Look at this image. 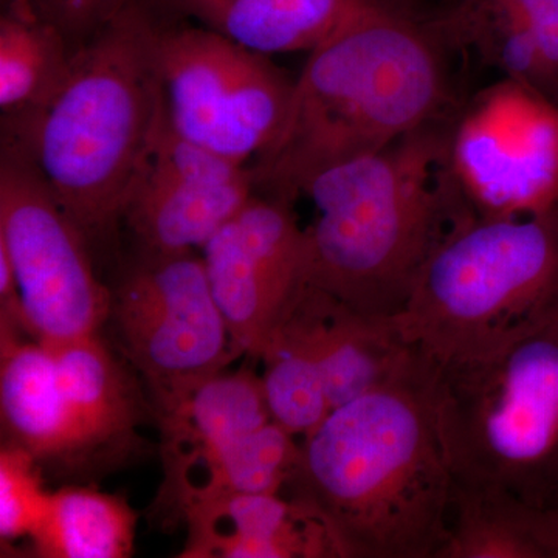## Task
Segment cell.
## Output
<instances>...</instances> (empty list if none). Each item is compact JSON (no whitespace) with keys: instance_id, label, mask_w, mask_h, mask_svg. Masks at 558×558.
Masks as SVG:
<instances>
[{"instance_id":"7402d4cb","label":"cell","mask_w":558,"mask_h":558,"mask_svg":"<svg viewBox=\"0 0 558 558\" xmlns=\"http://www.w3.org/2000/svg\"><path fill=\"white\" fill-rule=\"evenodd\" d=\"M264 395L271 421L306 438L332 411L325 377L306 347L279 325L260 349Z\"/></svg>"},{"instance_id":"d4e9b609","label":"cell","mask_w":558,"mask_h":558,"mask_svg":"<svg viewBox=\"0 0 558 558\" xmlns=\"http://www.w3.org/2000/svg\"><path fill=\"white\" fill-rule=\"evenodd\" d=\"M76 50L135 0H28Z\"/></svg>"},{"instance_id":"7a4b0ae2","label":"cell","mask_w":558,"mask_h":558,"mask_svg":"<svg viewBox=\"0 0 558 558\" xmlns=\"http://www.w3.org/2000/svg\"><path fill=\"white\" fill-rule=\"evenodd\" d=\"M446 97L438 32L352 3L293 81L278 135L252 167L255 189L292 204L322 172L436 121Z\"/></svg>"},{"instance_id":"484cf974","label":"cell","mask_w":558,"mask_h":558,"mask_svg":"<svg viewBox=\"0 0 558 558\" xmlns=\"http://www.w3.org/2000/svg\"><path fill=\"white\" fill-rule=\"evenodd\" d=\"M352 2L359 3V2H379V0H352Z\"/></svg>"},{"instance_id":"5b68a950","label":"cell","mask_w":558,"mask_h":558,"mask_svg":"<svg viewBox=\"0 0 558 558\" xmlns=\"http://www.w3.org/2000/svg\"><path fill=\"white\" fill-rule=\"evenodd\" d=\"M558 314V216L475 218L451 231L392 325L436 368L481 357Z\"/></svg>"},{"instance_id":"52a82bcc","label":"cell","mask_w":558,"mask_h":558,"mask_svg":"<svg viewBox=\"0 0 558 558\" xmlns=\"http://www.w3.org/2000/svg\"><path fill=\"white\" fill-rule=\"evenodd\" d=\"M0 416L5 442L40 468L89 478L142 453L153 407L98 333L64 343L0 329Z\"/></svg>"},{"instance_id":"ffe728a7","label":"cell","mask_w":558,"mask_h":558,"mask_svg":"<svg viewBox=\"0 0 558 558\" xmlns=\"http://www.w3.org/2000/svg\"><path fill=\"white\" fill-rule=\"evenodd\" d=\"M76 49L28 0H2L0 109L2 124L27 120L61 89Z\"/></svg>"},{"instance_id":"83f0119b","label":"cell","mask_w":558,"mask_h":558,"mask_svg":"<svg viewBox=\"0 0 558 558\" xmlns=\"http://www.w3.org/2000/svg\"><path fill=\"white\" fill-rule=\"evenodd\" d=\"M557 215H558V213H557Z\"/></svg>"},{"instance_id":"2e32d148","label":"cell","mask_w":558,"mask_h":558,"mask_svg":"<svg viewBox=\"0 0 558 558\" xmlns=\"http://www.w3.org/2000/svg\"><path fill=\"white\" fill-rule=\"evenodd\" d=\"M182 558H339L329 529L304 502L282 494H226L183 513Z\"/></svg>"},{"instance_id":"8992f818","label":"cell","mask_w":558,"mask_h":558,"mask_svg":"<svg viewBox=\"0 0 558 558\" xmlns=\"http://www.w3.org/2000/svg\"><path fill=\"white\" fill-rule=\"evenodd\" d=\"M435 400L453 483L558 509V314L481 357L435 366Z\"/></svg>"},{"instance_id":"4fadbf2b","label":"cell","mask_w":558,"mask_h":558,"mask_svg":"<svg viewBox=\"0 0 558 558\" xmlns=\"http://www.w3.org/2000/svg\"><path fill=\"white\" fill-rule=\"evenodd\" d=\"M255 193L252 168L182 137L161 110L121 222L142 252L202 250Z\"/></svg>"},{"instance_id":"44dd1931","label":"cell","mask_w":558,"mask_h":558,"mask_svg":"<svg viewBox=\"0 0 558 558\" xmlns=\"http://www.w3.org/2000/svg\"><path fill=\"white\" fill-rule=\"evenodd\" d=\"M138 515L123 495L95 486L51 492L33 531L31 553L39 558H128L134 554Z\"/></svg>"},{"instance_id":"5bb4252c","label":"cell","mask_w":558,"mask_h":558,"mask_svg":"<svg viewBox=\"0 0 558 558\" xmlns=\"http://www.w3.org/2000/svg\"><path fill=\"white\" fill-rule=\"evenodd\" d=\"M150 407L163 465L154 509L165 523L182 520L227 451L271 421L263 380L245 368L223 369L190 387L150 396Z\"/></svg>"},{"instance_id":"9a60e30c","label":"cell","mask_w":558,"mask_h":558,"mask_svg":"<svg viewBox=\"0 0 558 558\" xmlns=\"http://www.w3.org/2000/svg\"><path fill=\"white\" fill-rule=\"evenodd\" d=\"M279 325L317 362L332 410L388 384L417 355L391 319L368 317L310 282Z\"/></svg>"},{"instance_id":"d6986e66","label":"cell","mask_w":558,"mask_h":558,"mask_svg":"<svg viewBox=\"0 0 558 558\" xmlns=\"http://www.w3.org/2000/svg\"><path fill=\"white\" fill-rule=\"evenodd\" d=\"M451 13L484 60L510 75L545 76L558 102V0H459Z\"/></svg>"},{"instance_id":"30bf717a","label":"cell","mask_w":558,"mask_h":558,"mask_svg":"<svg viewBox=\"0 0 558 558\" xmlns=\"http://www.w3.org/2000/svg\"><path fill=\"white\" fill-rule=\"evenodd\" d=\"M109 319L149 396L190 387L238 359L194 250L142 252L112 290Z\"/></svg>"},{"instance_id":"e0dca14e","label":"cell","mask_w":558,"mask_h":558,"mask_svg":"<svg viewBox=\"0 0 558 558\" xmlns=\"http://www.w3.org/2000/svg\"><path fill=\"white\" fill-rule=\"evenodd\" d=\"M436 558H558V509L501 490L453 483Z\"/></svg>"},{"instance_id":"ac0fdd59","label":"cell","mask_w":558,"mask_h":558,"mask_svg":"<svg viewBox=\"0 0 558 558\" xmlns=\"http://www.w3.org/2000/svg\"><path fill=\"white\" fill-rule=\"evenodd\" d=\"M258 53L314 50L343 20L352 0H154Z\"/></svg>"},{"instance_id":"ba28073f","label":"cell","mask_w":558,"mask_h":558,"mask_svg":"<svg viewBox=\"0 0 558 558\" xmlns=\"http://www.w3.org/2000/svg\"><path fill=\"white\" fill-rule=\"evenodd\" d=\"M156 62L165 117L182 137L240 165L274 143L293 81L267 54L160 10Z\"/></svg>"},{"instance_id":"4316f807","label":"cell","mask_w":558,"mask_h":558,"mask_svg":"<svg viewBox=\"0 0 558 558\" xmlns=\"http://www.w3.org/2000/svg\"><path fill=\"white\" fill-rule=\"evenodd\" d=\"M556 209H557V211H558V205H557V208H556Z\"/></svg>"},{"instance_id":"603a6c76","label":"cell","mask_w":558,"mask_h":558,"mask_svg":"<svg viewBox=\"0 0 558 558\" xmlns=\"http://www.w3.org/2000/svg\"><path fill=\"white\" fill-rule=\"evenodd\" d=\"M296 439L274 421L248 433L220 459L189 506L226 494H284L300 464Z\"/></svg>"},{"instance_id":"9c48e42d","label":"cell","mask_w":558,"mask_h":558,"mask_svg":"<svg viewBox=\"0 0 558 558\" xmlns=\"http://www.w3.org/2000/svg\"><path fill=\"white\" fill-rule=\"evenodd\" d=\"M0 250L9 256L25 330L43 343L98 333L112 290L95 275L89 240L73 222L27 154L2 140Z\"/></svg>"},{"instance_id":"8fae6325","label":"cell","mask_w":558,"mask_h":558,"mask_svg":"<svg viewBox=\"0 0 558 558\" xmlns=\"http://www.w3.org/2000/svg\"><path fill=\"white\" fill-rule=\"evenodd\" d=\"M450 157L475 218L550 215L558 205V102L521 81H499L451 128Z\"/></svg>"},{"instance_id":"7c38bea8","label":"cell","mask_w":558,"mask_h":558,"mask_svg":"<svg viewBox=\"0 0 558 558\" xmlns=\"http://www.w3.org/2000/svg\"><path fill=\"white\" fill-rule=\"evenodd\" d=\"M234 354L260 349L307 284V236L289 202L253 194L202 247Z\"/></svg>"},{"instance_id":"cb8c5ba5","label":"cell","mask_w":558,"mask_h":558,"mask_svg":"<svg viewBox=\"0 0 558 558\" xmlns=\"http://www.w3.org/2000/svg\"><path fill=\"white\" fill-rule=\"evenodd\" d=\"M51 492L44 487V469L14 444L3 440L0 450V539L10 546L28 539L38 526Z\"/></svg>"},{"instance_id":"277c9868","label":"cell","mask_w":558,"mask_h":558,"mask_svg":"<svg viewBox=\"0 0 558 558\" xmlns=\"http://www.w3.org/2000/svg\"><path fill=\"white\" fill-rule=\"evenodd\" d=\"M160 10L135 0L76 50L61 89L31 119L2 124L87 240L105 238L159 124Z\"/></svg>"},{"instance_id":"3957f363","label":"cell","mask_w":558,"mask_h":558,"mask_svg":"<svg viewBox=\"0 0 558 558\" xmlns=\"http://www.w3.org/2000/svg\"><path fill=\"white\" fill-rule=\"evenodd\" d=\"M307 282L368 317L391 319L436 247L475 219L436 121L307 186Z\"/></svg>"},{"instance_id":"6da1fadb","label":"cell","mask_w":558,"mask_h":558,"mask_svg":"<svg viewBox=\"0 0 558 558\" xmlns=\"http://www.w3.org/2000/svg\"><path fill=\"white\" fill-rule=\"evenodd\" d=\"M451 492L435 366L417 352L398 377L336 407L301 439L282 495L317 512L339 558H436Z\"/></svg>"}]
</instances>
